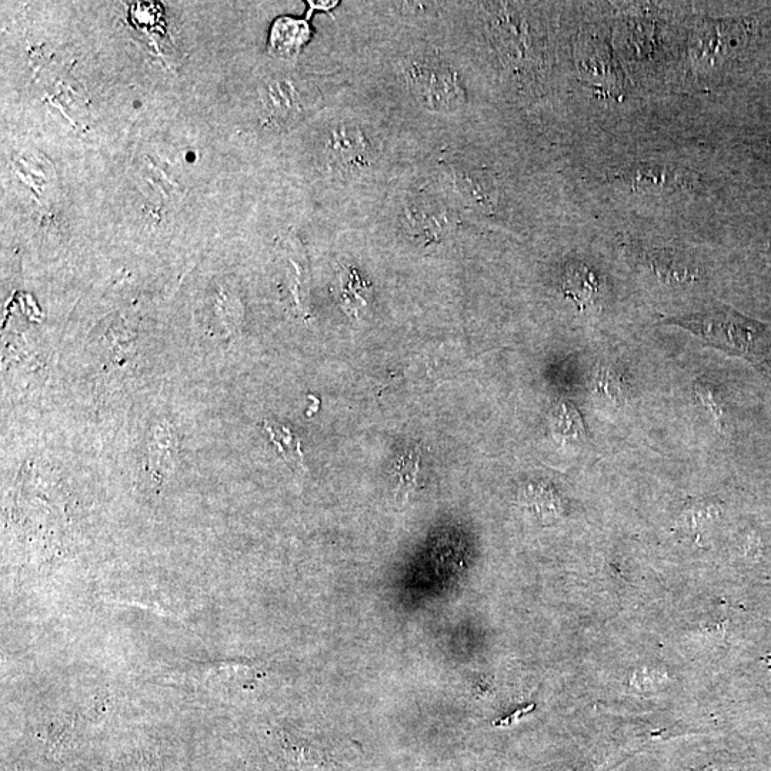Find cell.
Masks as SVG:
<instances>
[{"mask_svg":"<svg viewBox=\"0 0 771 771\" xmlns=\"http://www.w3.org/2000/svg\"><path fill=\"white\" fill-rule=\"evenodd\" d=\"M407 82L417 99L432 110L452 112L465 102V90L449 66L432 59H417L406 68Z\"/></svg>","mask_w":771,"mask_h":771,"instance_id":"obj_1","label":"cell"},{"mask_svg":"<svg viewBox=\"0 0 771 771\" xmlns=\"http://www.w3.org/2000/svg\"><path fill=\"white\" fill-rule=\"evenodd\" d=\"M672 323L686 327L697 335L716 340L717 346L729 345L730 349H747L754 337L759 335L756 323L749 322L744 317L733 312H710L704 315L674 319Z\"/></svg>","mask_w":771,"mask_h":771,"instance_id":"obj_2","label":"cell"},{"mask_svg":"<svg viewBox=\"0 0 771 771\" xmlns=\"http://www.w3.org/2000/svg\"><path fill=\"white\" fill-rule=\"evenodd\" d=\"M694 176L687 170L672 168L659 163H637L614 173V182L623 183L632 192H673L689 186Z\"/></svg>","mask_w":771,"mask_h":771,"instance_id":"obj_3","label":"cell"},{"mask_svg":"<svg viewBox=\"0 0 771 771\" xmlns=\"http://www.w3.org/2000/svg\"><path fill=\"white\" fill-rule=\"evenodd\" d=\"M327 160L340 172L353 173L369 165V146L363 133L353 126H342L330 133Z\"/></svg>","mask_w":771,"mask_h":771,"instance_id":"obj_4","label":"cell"},{"mask_svg":"<svg viewBox=\"0 0 771 771\" xmlns=\"http://www.w3.org/2000/svg\"><path fill=\"white\" fill-rule=\"evenodd\" d=\"M663 282L687 283L699 279V270L674 250L650 249L640 255Z\"/></svg>","mask_w":771,"mask_h":771,"instance_id":"obj_5","label":"cell"},{"mask_svg":"<svg viewBox=\"0 0 771 771\" xmlns=\"http://www.w3.org/2000/svg\"><path fill=\"white\" fill-rule=\"evenodd\" d=\"M560 286L564 295L580 309L592 305L594 297L599 293V280L593 270L580 262H570L564 267Z\"/></svg>","mask_w":771,"mask_h":771,"instance_id":"obj_6","label":"cell"},{"mask_svg":"<svg viewBox=\"0 0 771 771\" xmlns=\"http://www.w3.org/2000/svg\"><path fill=\"white\" fill-rule=\"evenodd\" d=\"M310 28L305 20L280 18L270 29L269 48L282 56L300 52L309 42Z\"/></svg>","mask_w":771,"mask_h":771,"instance_id":"obj_7","label":"cell"},{"mask_svg":"<svg viewBox=\"0 0 771 771\" xmlns=\"http://www.w3.org/2000/svg\"><path fill=\"white\" fill-rule=\"evenodd\" d=\"M420 449L409 450L397 459L393 467V480H395V496L397 500L406 502L417 487V479L420 473Z\"/></svg>","mask_w":771,"mask_h":771,"instance_id":"obj_8","label":"cell"},{"mask_svg":"<svg viewBox=\"0 0 771 771\" xmlns=\"http://www.w3.org/2000/svg\"><path fill=\"white\" fill-rule=\"evenodd\" d=\"M597 393H600L607 402L620 406L624 405L629 397V386L619 370L604 367L600 370L599 379H597Z\"/></svg>","mask_w":771,"mask_h":771,"instance_id":"obj_9","label":"cell"},{"mask_svg":"<svg viewBox=\"0 0 771 771\" xmlns=\"http://www.w3.org/2000/svg\"><path fill=\"white\" fill-rule=\"evenodd\" d=\"M265 426L270 439L279 447V452L282 453L287 462L292 463L293 466L303 467V453L295 433L290 432V429H286V427H273L267 423Z\"/></svg>","mask_w":771,"mask_h":771,"instance_id":"obj_10","label":"cell"},{"mask_svg":"<svg viewBox=\"0 0 771 771\" xmlns=\"http://www.w3.org/2000/svg\"><path fill=\"white\" fill-rule=\"evenodd\" d=\"M694 392L699 396L700 402L706 406V409L710 410V413L716 417L717 422L722 420V406H720V399L714 392L713 385L707 380H699L694 386Z\"/></svg>","mask_w":771,"mask_h":771,"instance_id":"obj_11","label":"cell"}]
</instances>
